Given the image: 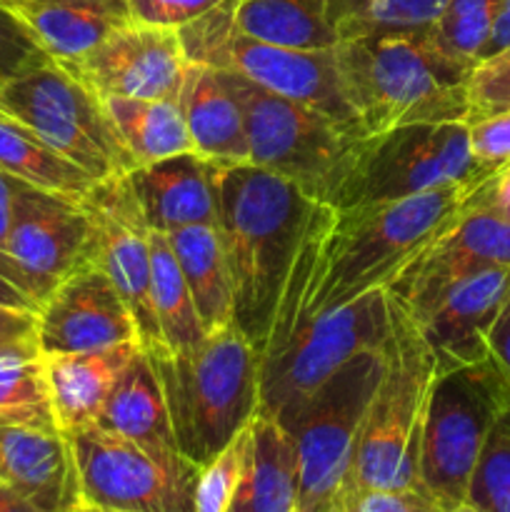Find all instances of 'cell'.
<instances>
[{
	"mask_svg": "<svg viewBox=\"0 0 510 512\" xmlns=\"http://www.w3.org/2000/svg\"><path fill=\"white\" fill-rule=\"evenodd\" d=\"M215 228L233 275V318L263 358L295 253L318 200L253 163H213Z\"/></svg>",
	"mask_w": 510,
	"mask_h": 512,
	"instance_id": "1",
	"label": "cell"
},
{
	"mask_svg": "<svg viewBox=\"0 0 510 512\" xmlns=\"http://www.w3.org/2000/svg\"><path fill=\"white\" fill-rule=\"evenodd\" d=\"M335 58L365 135L468 118V78L475 65L440 48L430 25L338 40Z\"/></svg>",
	"mask_w": 510,
	"mask_h": 512,
	"instance_id": "2",
	"label": "cell"
},
{
	"mask_svg": "<svg viewBox=\"0 0 510 512\" xmlns=\"http://www.w3.org/2000/svg\"><path fill=\"white\" fill-rule=\"evenodd\" d=\"M480 183L450 185L413 198L335 210L325 240L323 270L305 308V318L353 303L375 288H385L420 250L458 223Z\"/></svg>",
	"mask_w": 510,
	"mask_h": 512,
	"instance_id": "3",
	"label": "cell"
},
{
	"mask_svg": "<svg viewBox=\"0 0 510 512\" xmlns=\"http://www.w3.org/2000/svg\"><path fill=\"white\" fill-rule=\"evenodd\" d=\"M163 388L183 458L205 465L243 433L260 410V355L238 325L178 353H148Z\"/></svg>",
	"mask_w": 510,
	"mask_h": 512,
	"instance_id": "4",
	"label": "cell"
},
{
	"mask_svg": "<svg viewBox=\"0 0 510 512\" xmlns=\"http://www.w3.org/2000/svg\"><path fill=\"white\" fill-rule=\"evenodd\" d=\"M385 295L390 335L383 350V375L355 443L348 488H420V423L435 380V355L403 305L388 290Z\"/></svg>",
	"mask_w": 510,
	"mask_h": 512,
	"instance_id": "5",
	"label": "cell"
},
{
	"mask_svg": "<svg viewBox=\"0 0 510 512\" xmlns=\"http://www.w3.org/2000/svg\"><path fill=\"white\" fill-rule=\"evenodd\" d=\"M508 410L510 380L493 355L435 373L420 423L418 478L440 510H453L468 500L488 435Z\"/></svg>",
	"mask_w": 510,
	"mask_h": 512,
	"instance_id": "6",
	"label": "cell"
},
{
	"mask_svg": "<svg viewBox=\"0 0 510 512\" xmlns=\"http://www.w3.org/2000/svg\"><path fill=\"white\" fill-rule=\"evenodd\" d=\"M485 178L490 175L478 168L470 153L465 123L400 125L363 135L353 145L328 205L353 210Z\"/></svg>",
	"mask_w": 510,
	"mask_h": 512,
	"instance_id": "7",
	"label": "cell"
},
{
	"mask_svg": "<svg viewBox=\"0 0 510 512\" xmlns=\"http://www.w3.org/2000/svg\"><path fill=\"white\" fill-rule=\"evenodd\" d=\"M178 35L188 63L243 75L270 93L315 108L348 130L365 135L345 95L335 48L298 50L250 38L235 28L230 0L178 28Z\"/></svg>",
	"mask_w": 510,
	"mask_h": 512,
	"instance_id": "8",
	"label": "cell"
},
{
	"mask_svg": "<svg viewBox=\"0 0 510 512\" xmlns=\"http://www.w3.org/2000/svg\"><path fill=\"white\" fill-rule=\"evenodd\" d=\"M383 350L358 353L290 418L275 420L298 455L300 512H330L348 488L355 443L383 375Z\"/></svg>",
	"mask_w": 510,
	"mask_h": 512,
	"instance_id": "9",
	"label": "cell"
},
{
	"mask_svg": "<svg viewBox=\"0 0 510 512\" xmlns=\"http://www.w3.org/2000/svg\"><path fill=\"white\" fill-rule=\"evenodd\" d=\"M220 73L243 108L250 163L283 175L308 198L328 205L350 150L363 135L315 108L270 93L243 75Z\"/></svg>",
	"mask_w": 510,
	"mask_h": 512,
	"instance_id": "10",
	"label": "cell"
},
{
	"mask_svg": "<svg viewBox=\"0 0 510 512\" xmlns=\"http://www.w3.org/2000/svg\"><path fill=\"white\" fill-rule=\"evenodd\" d=\"M390 335L385 288H375L340 308L313 313L275 353L260 360L258 415L283 423L348 360L383 350Z\"/></svg>",
	"mask_w": 510,
	"mask_h": 512,
	"instance_id": "11",
	"label": "cell"
},
{
	"mask_svg": "<svg viewBox=\"0 0 510 512\" xmlns=\"http://www.w3.org/2000/svg\"><path fill=\"white\" fill-rule=\"evenodd\" d=\"M0 108L93 180L133 170L103 100L58 63L0 85Z\"/></svg>",
	"mask_w": 510,
	"mask_h": 512,
	"instance_id": "12",
	"label": "cell"
},
{
	"mask_svg": "<svg viewBox=\"0 0 510 512\" xmlns=\"http://www.w3.org/2000/svg\"><path fill=\"white\" fill-rule=\"evenodd\" d=\"M80 503L130 512H195L200 468L180 453H155L98 425L65 433Z\"/></svg>",
	"mask_w": 510,
	"mask_h": 512,
	"instance_id": "13",
	"label": "cell"
},
{
	"mask_svg": "<svg viewBox=\"0 0 510 512\" xmlns=\"http://www.w3.org/2000/svg\"><path fill=\"white\" fill-rule=\"evenodd\" d=\"M95 228V263L128 305L138 328V343L145 353H163V335L150 300V235L128 175L98 180L83 198Z\"/></svg>",
	"mask_w": 510,
	"mask_h": 512,
	"instance_id": "14",
	"label": "cell"
},
{
	"mask_svg": "<svg viewBox=\"0 0 510 512\" xmlns=\"http://www.w3.org/2000/svg\"><path fill=\"white\" fill-rule=\"evenodd\" d=\"M100 100H178L185 60L178 30L130 23L80 60L60 65Z\"/></svg>",
	"mask_w": 510,
	"mask_h": 512,
	"instance_id": "15",
	"label": "cell"
},
{
	"mask_svg": "<svg viewBox=\"0 0 510 512\" xmlns=\"http://www.w3.org/2000/svg\"><path fill=\"white\" fill-rule=\"evenodd\" d=\"M488 268H510V223L470 205L458 223L420 250L388 285L410 318H420L450 285Z\"/></svg>",
	"mask_w": 510,
	"mask_h": 512,
	"instance_id": "16",
	"label": "cell"
},
{
	"mask_svg": "<svg viewBox=\"0 0 510 512\" xmlns=\"http://www.w3.org/2000/svg\"><path fill=\"white\" fill-rule=\"evenodd\" d=\"M5 250L43 285L55 288L95 263V228L83 200L23 183L15 193Z\"/></svg>",
	"mask_w": 510,
	"mask_h": 512,
	"instance_id": "17",
	"label": "cell"
},
{
	"mask_svg": "<svg viewBox=\"0 0 510 512\" xmlns=\"http://www.w3.org/2000/svg\"><path fill=\"white\" fill-rule=\"evenodd\" d=\"M35 323L40 355L90 353L138 343L133 315L98 263L60 280L35 313Z\"/></svg>",
	"mask_w": 510,
	"mask_h": 512,
	"instance_id": "18",
	"label": "cell"
},
{
	"mask_svg": "<svg viewBox=\"0 0 510 512\" xmlns=\"http://www.w3.org/2000/svg\"><path fill=\"white\" fill-rule=\"evenodd\" d=\"M510 295V268H488L450 285L415 325L435 355V373L490 358V330Z\"/></svg>",
	"mask_w": 510,
	"mask_h": 512,
	"instance_id": "19",
	"label": "cell"
},
{
	"mask_svg": "<svg viewBox=\"0 0 510 512\" xmlns=\"http://www.w3.org/2000/svg\"><path fill=\"white\" fill-rule=\"evenodd\" d=\"M0 483L45 512L80 503L73 450L60 430L0 425Z\"/></svg>",
	"mask_w": 510,
	"mask_h": 512,
	"instance_id": "20",
	"label": "cell"
},
{
	"mask_svg": "<svg viewBox=\"0 0 510 512\" xmlns=\"http://www.w3.org/2000/svg\"><path fill=\"white\" fill-rule=\"evenodd\" d=\"M125 175L153 233L168 235L188 225H215L213 160L183 153L138 165Z\"/></svg>",
	"mask_w": 510,
	"mask_h": 512,
	"instance_id": "21",
	"label": "cell"
},
{
	"mask_svg": "<svg viewBox=\"0 0 510 512\" xmlns=\"http://www.w3.org/2000/svg\"><path fill=\"white\" fill-rule=\"evenodd\" d=\"M58 65L73 63L105 38L135 23L128 0H0Z\"/></svg>",
	"mask_w": 510,
	"mask_h": 512,
	"instance_id": "22",
	"label": "cell"
},
{
	"mask_svg": "<svg viewBox=\"0 0 510 512\" xmlns=\"http://www.w3.org/2000/svg\"><path fill=\"white\" fill-rule=\"evenodd\" d=\"M138 348V343H123L90 353L43 355L50 405L60 433L95 425L115 380Z\"/></svg>",
	"mask_w": 510,
	"mask_h": 512,
	"instance_id": "23",
	"label": "cell"
},
{
	"mask_svg": "<svg viewBox=\"0 0 510 512\" xmlns=\"http://www.w3.org/2000/svg\"><path fill=\"white\" fill-rule=\"evenodd\" d=\"M178 105L200 158L213 163H250L243 108L220 70L188 63Z\"/></svg>",
	"mask_w": 510,
	"mask_h": 512,
	"instance_id": "24",
	"label": "cell"
},
{
	"mask_svg": "<svg viewBox=\"0 0 510 512\" xmlns=\"http://www.w3.org/2000/svg\"><path fill=\"white\" fill-rule=\"evenodd\" d=\"M225 512H300L295 445L268 415L250 420L243 475Z\"/></svg>",
	"mask_w": 510,
	"mask_h": 512,
	"instance_id": "25",
	"label": "cell"
},
{
	"mask_svg": "<svg viewBox=\"0 0 510 512\" xmlns=\"http://www.w3.org/2000/svg\"><path fill=\"white\" fill-rule=\"evenodd\" d=\"M95 425L155 453H180L163 388L143 348L135 350L115 380Z\"/></svg>",
	"mask_w": 510,
	"mask_h": 512,
	"instance_id": "26",
	"label": "cell"
},
{
	"mask_svg": "<svg viewBox=\"0 0 510 512\" xmlns=\"http://www.w3.org/2000/svg\"><path fill=\"white\" fill-rule=\"evenodd\" d=\"M205 333L233 325V275L215 225H188L165 235Z\"/></svg>",
	"mask_w": 510,
	"mask_h": 512,
	"instance_id": "27",
	"label": "cell"
},
{
	"mask_svg": "<svg viewBox=\"0 0 510 512\" xmlns=\"http://www.w3.org/2000/svg\"><path fill=\"white\" fill-rule=\"evenodd\" d=\"M103 108L133 168L173 155L195 153L178 100L105 98Z\"/></svg>",
	"mask_w": 510,
	"mask_h": 512,
	"instance_id": "28",
	"label": "cell"
},
{
	"mask_svg": "<svg viewBox=\"0 0 510 512\" xmlns=\"http://www.w3.org/2000/svg\"><path fill=\"white\" fill-rule=\"evenodd\" d=\"M230 10L240 33L265 43L298 50L338 45L325 0H230Z\"/></svg>",
	"mask_w": 510,
	"mask_h": 512,
	"instance_id": "29",
	"label": "cell"
},
{
	"mask_svg": "<svg viewBox=\"0 0 510 512\" xmlns=\"http://www.w3.org/2000/svg\"><path fill=\"white\" fill-rule=\"evenodd\" d=\"M0 170L38 190L83 200L98 180L0 110Z\"/></svg>",
	"mask_w": 510,
	"mask_h": 512,
	"instance_id": "30",
	"label": "cell"
},
{
	"mask_svg": "<svg viewBox=\"0 0 510 512\" xmlns=\"http://www.w3.org/2000/svg\"><path fill=\"white\" fill-rule=\"evenodd\" d=\"M150 255H153V273H150V300L158 320L163 345L170 353L190 350L205 340V328L195 313L188 283L183 278L173 248L163 233L150 235Z\"/></svg>",
	"mask_w": 510,
	"mask_h": 512,
	"instance_id": "31",
	"label": "cell"
},
{
	"mask_svg": "<svg viewBox=\"0 0 510 512\" xmlns=\"http://www.w3.org/2000/svg\"><path fill=\"white\" fill-rule=\"evenodd\" d=\"M448 0H325L328 23L338 40L380 30L428 28Z\"/></svg>",
	"mask_w": 510,
	"mask_h": 512,
	"instance_id": "32",
	"label": "cell"
},
{
	"mask_svg": "<svg viewBox=\"0 0 510 512\" xmlns=\"http://www.w3.org/2000/svg\"><path fill=\"white\" fill-rule=\"evenodd\" d=\"M0 425L58 430L43 355L0 358Z\"/></svg>",
	"mask_w": 510,
	"mask_h": 512,
	"instance_id": "33",
	"label": "cell"
},
{
	"mask_svg": "<svg viewBox=\"0 0 510 512\" xmlns=\"http://www.w3.org/2000/svg\"><path fill=\"white\" fill-rule=\"evenodd\" d=\"M498 5L500 0H448L430 33L450 55L478 65L493 35Z\"/></svg>",
	"mask_w": 510,
	"mask_h": 512,
	"instance_id": "34",
	"label": "cell"
},
{
	"mask_svg": "<svg viewBox=\"0 0 510 512\" xmlns=\"http://www.w3.org/2000/svg\"><path fill=\"white\" fill-rule=\"evenodd\" d=\"M465 503L478 512H510V410L488 435Z\"/></svg>",
	"mask_w": 510,
	"mask_h": 512,
	"instance_id": "35",
	"label": "cell"
},
{
	"mask_svg": "<svg viewBox=\"0 0 510 512\" xmlns=\"http://www.w3.org/2000/svg\"><path fill=\"white\" fill-rule=\"evenodd\" d=\"M248 448V428L235 435L213 460L200 465L195 483V512H225L240 483Z\"/></svg>",
	"mask_w": 510,
	"mask_h": 512,
	"instance_id": "36",
	"label": "cell"
},
{
	"mask_svg": "<svg viewBox=\"0 0 510 512\" xmlns=\"http://www.w3.org/2000/svg\"><path fill=\"white\" fill-rule=\"evenodd\" d=\"M55 63L33 30L5 5H0V83Z\"/></svg>",
	"mask_w": 510,
	"mask_h": 512,
	"instance_id": "37",
	"label": "cell"
},
{
	"mask_svg": "<svg viewBox=\"0 0 510 512\" xmlns=\"http://www.w3.org/2000/svg\"><path fill=\"white\" fill-rule=\"evenodd\" d=\"M510 110V48L480 60L468 78V118Z\"/></svg>",
	"mask_w": 510,
	"mask_h": 512,
	"instance_id": "38",
	"label": "cell"
},
{
	"mask_svg": "<svg viewBox=\"0 0 510 512\" xmlns=\"http://www.w3.org/2000/svg\"><path fill=\"white\" fill-rule=\"evenodd\" d=\"M330 512H443L423 488H348Z\"/></svg>",
	"mask_w": 510,
	"mask_h": 512,
	"instance_id": "39",
	"label": "cell"
},
{
	"mask_svg": "<svg viewBox=\"0 0 510 512\" xmlns=\"http://www.w3.org/2000/svg\"><path fill=\"white\" fill-rule=\"evenodd\" d=\"M470 153L485 175H493L510 165V110L478 115L465 120Z\"/></svg>",
	"mask_w": 510,
	"mask_h": 512,
	"instance_id": "40",
	"label": "cell"
},
{
	"mask_svg": "<svg viewBox=\"0 0 510 512\" xmlns=\"http://www.w3.org/2000/svg\"><path fill=\"white\" fill-rule=\"evenodd\" d=\"M135 23L155 28H183L223 0H128Z\"/></svg>",
	"mask_w": 510,
	"mask_h": 512,
	"instance_id": "41",
	"label": "cell"
},
{
	"mask_svg": "<svg viewBox=\"0 0 510 512\" xmlns=\"http://www.w3.org/2000/svg\"><path fill=\"white\" fill-rule=\"evenodd\" d=\"M45 298H48V290L8 250L0 248V305L38 313Z\"/></svg>",
	"mask_w": 510,
	"mask_h": 512,
	"instance_id": "42",
	"label": "cell"
},
{
	"mask_svg": "<svg viewBox=\"0 0 510 512\" xmlns=\"http://www.w3.org/2000/svg\"><path fill=\"white\" fill-rule=\"evenodd\" d=\"M8 355H18V358L40 355L38 323H35V313L0 305V358H8Z\"/></svg>",
	"mask_w": 510,
	"mask_h": 512,
	"instance_id": "43",
	"label": "cell"
},
{
	"mask_svg": "<svg viewBox=\"0 0 510 512\" xmlns=\"http://www.w3.org/2000/svg\"><path fill=\"white\" fill-rule=\"evenodd\" d=\"M473 205L490 210L510 223V165L485 178L473 190Z\"/></svg>",
	"mask_w": 510,
	"mask_h": 512,
	"instance_id": "44",
	"label": "cell"
},
{
	"mask_svg": "<svg viewBox=\"0 0 510 512\" xmlns=\"http://www.w3.org/2000/svg\"><path fill=\"white\" fill-rule=\"evenodd\" d=\"M488 345H490V355H493V360L500 365L505 378L510 380V295L508 300H505L503 310H500L498 320H495L493 330H490Z\"/></svg>",
	"mask_w": 510,
	"mask_h": 512,
	"instance_id": "45",
	"label": "cell"
},
{
	"mask_svg": "<svg viewBox=\"0 0 510 512\" xmlns=\"http://www.w3.org/2000/svg\"><path fill=\"white\" fill-rule=\"evenodd\" d=\"M23 185V180L13 178L5 170H0V248L5 250V240H8L10 230V218H13V203L15 193Z\"/></svg>",
	"mask_w": 510,
	"mask_h": 512,
	"instance_id": "46",
	"label": "cell"
},
{
	"mask_svg": "<svg viewBox=\"0 0 510 512\" xmlns=\"http://www.w3.org/2000/svg\"><path fill=\"white\" fill-rule=\"evenodd\" d=\"M510 48V0H500L498 5V18H495L493 35L488 40V48H485L483 60L493 58V55L503 53Z\"/></svg>",
	"mask_w": 510,
	"mask_h": 512,
	"instance_id": "47",
	"label": "cell"
},
{
	"mask_svg": "<svg viewBox=\"0 0 510 512\" xmlns=\"http://www.w3.org/2000/svg\"><path fill=\"white\" fill-rule=\"evenodd\" d=\"M0 512H45L35 508L30 500H25L23 495H18L15 490H10L8 485L0 483Z\"/></svg>",
	"mask_w": 510,
	"mask_h": 512,
	"instance_id": "48",
	"label": "cell"
},
{
	"mask_svg": "<svg viewBox=\"0 0 510 512\" xmlns=\"http://www.w3.org/2000/svg\"><path fill=\"white\" fill-rule=\"evenodd\" d=\"M70 512H130V510H113V508H98V505H88V503H78Z\"/></svg>",
	"mask_w": 510,
	"mask_h": 512,
	"instance_id": "49",
	"label": "cell"
},
{
	"mask_svg": "<svg viewBox=\"0 0 510 512\" xmlns=\"http://www.w3.org/2000/svg\"><path fill=\"white\" fill-rule=\"evenodd\" d=\"M443 512H478V510H475L473 505L463 503V505H458V508H453V510H443Z\"/></svg>",
	"mask_w": 510,
	"mask_h": 512,
	"instance_id": "50",
	"label": "cell"
},
{
	"mask_svg": "<svg viewBox=\"0 0 510 512\" xmlns=\"http://www.w3.org/2000/svg\"><path fill=\"white\" fill-rule=\"evenodd\" d=\"M0 85H3V83H0ZM0 110H3V108H0Z\"/></svg>",
	"mask_w": 510,
	"mask_h": 512,
	"instance_id": "51",
	"label": "cell"
}]
</instances>
